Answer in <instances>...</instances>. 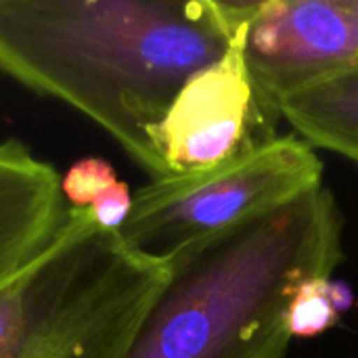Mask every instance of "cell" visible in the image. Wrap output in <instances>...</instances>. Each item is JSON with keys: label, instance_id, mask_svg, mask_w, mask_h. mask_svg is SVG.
Listing matches in <instances>:
<instances>
[{"label": "cell", "instance_id": "277c9868", "mask_svg": "<svg viewBox=\"0 0 358 358\" xmlns=\"http://www.w3.org/2000/svg\"><path fill=\"white\" fill-rule=\"evenodd\" d=\"M321 185L323 162L313 147L300 136H277L208 170L151 180L132 195L117 233L143 254L170 258L195 239Z\"/></svg>", "mask_w": 358, "mask_h": 358}, {"label": "cell", "instance_id": "30bf717a", "mask_svg": "<svg viewBox=\"0 0 358 358\" xmlns=\"http://www.w3.org/2000/svg\"><path fill=\"white\" fill-rule=\"evenodd\" d=\"M117 182L113 166L101 157H88L76 162L61 178V193L71 208H90L99 195Z\"/></svg>", "mask_w": 358, "mask_h": 358}, {"label": "cell", "instance_id": "3957f363", "mask_svg": "<svg viewBox=\"0 0 358 358\" xmlns=\"http://www.w3.org/2000/svg\"><path fill=\"white\" fill-rule=\"evenodd\" d=\"M168 277V258L69 206L46 250L0 289V358H126Z\"/></svg>", "mask_w": 358, "mask_h": 358}, {"label": "cell", "instance_id": "8fae6325", "mask_svg": "<svg viewBox=\"0 0 358 358\" xmlns=\"http://www.w3.org/2000/svg\"><path fill=\"white\" fill-rule=\"evenodd\" d=\"M88 210L92 218L99 222V227L107 231H120L132 210V195H130L128 185L117 180L103 195H99L96 201Z\"/></svg>", "mask_w": 358, "mask_h": 358}, {"label": "cell", "instance_id": "ba28073f", "mask_svg": "<svg viewBox=\"0 0 358 358\" xmlns=\"http://www.w3.org/2000/svg\"><path fill=\"white\" fill-rule=\"evenodd\" d=\"M277 109L310 147L358 164V63L281 96Z\"/></svg>", "mask_w": 358, "mask_h": 358}, {"label": "cell", "instance_id": "6da1fadb", "mask_svg": "<svg viewBox=\"0 0 358 358\" xmlns=\"http://www.w3.org/2000/svg\"><path fill=\"white\" fill-rule=\"evenodd\" d=\"M254 2L0 0V71L101 126L149 176L180 88L222 59Z\"/></svg>", "mask_w": 358, "mask_h": 358}, {"label": "cell", "instance_id": "52a82bcc", "mask_svg": "<svg viewBox=\"0 0 358 358\" xmlns=\"http://www.w3.org/2000/svg\"><path fill=\"white\" fill-rule=\"evenodd\" d=\"M65 214L61 176L21 141L0 143V289L52 241Z\"/></svg>", "mask_w": 358, "mask_h": 358}, {"label": "cell", "instance_id": "7a4b0ae2", "mask_svg": "<svg viewBox=\"0 0 358 358\" xmlns=\"http://www.w3.org/2000/svg\"><path fill=\"white\" fill-rule=\"evenodd\" d=\"M344 218L321 185L176 250L126 358H285V310L344 260Z\"/></svg>", "mask_w": 358, "mask_h": 358}, {"label": "cell", "instance_id": "9c48e42d", "mask_svg": "<svg viewBox=\"0 0 358 358\" xmlns=\"http://www.w3.org/2000/svg\"><path fill=\"white\" fill-rule=\"evenodd\" d=\"M340 321L331 298V277L304 281L292 296L285 323L292 338H315L329 331Z\"/></svg>", "mask_w": 358, "mask_h": 358}, {"label": "cell", "instance_id": "7c38bea8", "mask_svg": "<svg viewBox=\"0 0 358 358\" xmlns=\"http://www.w3.org/2000/svg\"><path fill=\"white\" fill-rule=\"evenodd\" d=\"M331 298H334V304H336V308H338L340 315H342L344 310H348V308L352 306V302H355L350 287H348L346 283L334 281V279H331Z\"/></svg>", "mask_w": 358, "mask_h": 358}, {"label": "cell", "instance_id": "5b68a950", "mask_svg": "<svg viewBox=\"0 0 358 358\" xmlns=\"http://www.w3.org/2000/svg\"><path fill=\"white\" fill-rule=\"evenodd\" d=\"M248 21L227 55L180 88L153 130V143L172 174L208 170L277 138L275 124L281 115L260 99L245 63Z\"/></svg>", "mask_w": 358, "mask_h": 358}, {"label": "cell", "instance_id": "8992f818", "mask_svg": "<svg viewBox=\"0 0 358 358\" xmlns=\"http://www.w3.org/2000/svg\"><path fill=\"white\" fill-rule=\"evenodd\" d=\"M243 50L260 99L277 109L281 96L358 63V0L254 2Z\"/></svg>", "mask_w": 358, "mask_h": 358}]
</instances>
